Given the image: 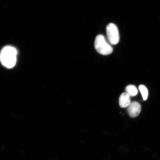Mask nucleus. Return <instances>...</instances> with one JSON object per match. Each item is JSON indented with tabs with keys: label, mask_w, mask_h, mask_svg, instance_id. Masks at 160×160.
<instances>
[{
	"label": "nucleus",
	"mask_w": 160,
	"mask_h": 160,
	"mask_svg": "<svg viewBox=\"0 0 160 160\" xmlns=\"http://www.w3.org/2000/svg\"><path fill=\"white\" fill-rule=\"evenodd\" d=\"M17 50L11 46L4 48L0 54V60L6 67L11 68L14 67L17 62Z\"/></svg>",
	"instance_id": "f257e3e1"
},
{
	"label": "nucleus",
	"mask_w": 160,
	"mask_h": 160,
	"mask_svg": "<svg viewBox=\"0 0 160 160\" xmlns=\"http://www.w3.org/2000/svg\"><path fill=\"white\" fill-rule=\"evenodd\" d=\"M95 47L98 52L104 55H109L113 52L112 47L108 43L104 36L102 35L96 37Z\"/></svg>",
	"instance_id": "f03ea898"
},
{
	"label": "nucleus",
	"mask_w": 160,
	"mask_h": 160,
	"mask_svg": "<svg viewBox=\"0 0 160 160\" xmlns=\"http://www.w3.org/2000/svg\"><path fill=\"white\" fill-rule=\"evenodd\" d=\"M108 40L112 45H115L118 43L120 37L118 29L114 24L110 23L106 28Z\"/></svg>",
	"instance_id": "7ed1b4c3"
},
{
	"label": "nucleus",
	"mask_w": 160,
	"mask_h": 160,
	"mask_svg": "<svg viewBox=\"0 0 160 160\" xmlns=\"http://www.w3.org/2000/svg\"><path fill=\"white\" fill-rule=\"evenodd\" d=\"M141 111V106L137 102H133L128 107V112L132 118L137 117Z\"/></svg>",
	"instance_id": "20e7f679"
},
{
	"label": "nucleus",
	"mask_w": 160,
	"mask_h": 160,
	"mask_svg": "<svg viewBox=\"0 0 160 160\" xmlns=\"http://www.w3.org/2000/svg\"><path fill=\"white\" fill-rule=\"evenodd\" d=\"M131 97L127 93L124 92L120 96L119 98V104L121 108L128 107L131 102Z\"/></svg>",
	"instance_id": "39448f33"
},
{
	"label": "nucleus",
	"mask_w": 160,
	"mask_h": 160,
	"mask_svg": "<svg viewBox=\"0 0 160 160\" xmlns=\"http://www.w3.org/2000/svg\"><path fill=\"white\" fill-rule=\"evenodd\" d=\"M126 92L127 93L130 97H134L137 95L138 91L135 86L129 85L126 87L125 88Z\"/></svg>",
	"instance_id": "423d86ee"
},
{
	"label": "nucleus",
	"mask_w": 160,
	"mask_h": 160,
	"mask_svg": "<svg viewBox=\"0 0 160 160\" xmlns=\"http://www.w3.org/2000/svg\"><path fill=\"white\" fill-rule=\"evenodd\" d=\"M139 89L142 96L143 100L146 101L147 99L148 95V92L147 88L144 85H141L139 86Z\"/></svg>",
	"instance_id": "0eeeda50"
}]
</instances>
